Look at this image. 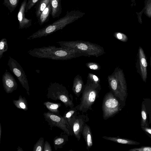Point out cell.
<instances>
[{
    "mask_svg": "<svg viewBox=\"0 0 151 151\" xmlns=\"http://www.w3.org/2000/svg\"><path fill=\"white\" fill-rule=\"evenodd\" d=\"M28 53L33 57L56 60H67L82 56L89 57L87 54L80 52L55 46L34 48L28 51Z\"/></svg>",
    "mask_w": 151,
    "mask_h": 151,
    "instance_id": "6da1fadb",
    "label": "cell"
},
{
    "mask_svg": "<svg viewBox=\"0 0 151 151\" xmlns=\"http://www.w3.org/2000/svg\"><path fill=\"white\" fill-rule=\"evenodd\" d=\"M85 14L79 10L68 11L65 15L52 23L38 30L27 38L28 40L46 37L60 29L82 17Z\"/></svg>",
    "mask_w": 151,
    "mask_h": 151,
    "instance_id": "7a4b0ae2",
    "label": "cell"
},
{
    "mask_svg": "<svg viewBox=\"0 0 151 151\" xmlns=\"http://www.w3.org/2000/svg\"><path fill=\"white\" fill-rule=\"evenodd\" d=\"M110 91L124 106L128 95L127 87L123 70L116 67L107 77Z\"/></svg>",
    "mask_w": 151,
    "mask_h": 151,
    "instance_id": "3957f363",
    "label": "cell"
},
{
    "mask_svg": "<svg viewBox=\"0 0 151 151\" xmlns=\"http://www.w3.org/2000/svg\"><path fill=\"white\" fill-rule=\"evenodd\" d=\"M61 47L73 49L96 57L105 53L103 47L96 43L87 41L76 40L61 41L57 42Z\"/></svg>",
    "mask_w": 151,
    "mask_h": 151,
    "instance_id": "277c9868",
    "label": "cell"
},
{
    "mask_svg": "<svg viewBox=\"0 0 151 151\" xmlns=\"http://www.w3.org/2000/svg\"><path fill=\"white\" fill-rule=\"evenodd\" d=\"M101 89V85L93 83L87 80L80 99V102L75 106L78 110L85 113L89 110H92V106L99 97Z\"/></svg>",
    "mask_w": 151,
    "mask_h": 151,
    "instance_id": "5b68a950",
    "label": "cell"
},
{
    "mask_svg": "<svg viewBox=\"0 0 151 151\" xmlns=\"http://www.w3.org/2000/svg\"><path fill=\"white\" fill-rule=\"evenodd\" d=\"M47 96L55 101L60 100L66 107L74 106L72 95L69 94L66 88L62 84L56 82L51 83L47 88Z\"/></svg>",
    "mask_w": 151,
    "mask_h": 151,
    "instance_id": "8992f818",
    "label": "cell"
},
{
    "mask_svg": "<svg viewBox=\"0 0 151 151\" xmlns=\"http://www.w3.org/2000/svg\"><path fill=\"white\" fill-rule=\"evenodd\" d=\"M124 106L111 91L105 95L102 104L103 119L105 120L113 117L121 111Z\"/></svg>",
    "mask_w": 151,
    "mask_h": 151,
    "instance_id": "52a82bcc",
    "label": "cell"
},
{
    "mask_svg": "<svg viewBox=\"0 0 151 151\" xmlns=\"http://www.w3.org/2000/svg\"><path fill=\"white\" fill-rule=\"evenodd\" d=\"M43 116L45 120L48 123L50 128L56 127L63 130L69 136L73 134L71 127L66 119L59 114L48 111L44 113Z\"/></svg>",
    "mask_w": 151,
    "mask_h": 151,
    "instance_id": "ba28073f",
    "label": "cell"
},
{
    "mask_svg": "<svg viewBox=\"0 0 151 151\" xmlns=\"http://www.w3.org/2000/svg\"><path fill=\"white\" fill-rule=\"evenodd\" d=\"M7 65L10 70L16 76L22 87L27 91V93L29 95V86L27 76L22 66L17 60L10 56Z\"/></svg>",
    "mask_w": 151,
    "mask_h": 151,
    "instance_id": "9c48e42d",
    "label": "cell"
},
{
    "mask_svg": "<svg viewBox=\"0 0 151 151\" xmlns=\"http://www.w3.org/2000/svg\"><path fill=\"white\" fill-rule=\"evenodd\" d=\"M147 58L142 48L140 46L137 56L136 68L137 73L145 83L146 82L147 78Z\"/></svg>",
    "mask_w": 151,
    "mask_h": 151,
    "instance_id": "30bf717a",
    "label": "cell"
},
{
    "mask_svg": "<svg viewBox=\"0 0 151 151\" xmlns=\"http://www.w3.org/2000/svg\"><path fill=\"white\" fill-rule=\"evenodd\" d=\"M89 118L87 114H82L77 115L72 126L73 134L79 141L81 133L85 125L88 122Z\"/></svg>",
    "mask_w": 151,
    "mask_h": 151,
    "instance_id": "8fae6325",
    "label": "cell"
},
{
    "mask_svg": "<svg viewBox=\"0 0 151 151\" xmlns=\"http://www.w3.org/2000/svg\"><path fill=\"white\" fill-rule=\"evenodd\" d=\"M2 80L4 89L6 93H12L17 89V83L13 75L7 70L2 75Z\"/></svg>",
    "mask_w": 151,
    "mask_h": 151,
    "instance_id": "7c38bea8",
    "label": "cell"
},
{
    "mask_svg": "<svg viewBox=\"0 0 151 151\" xmlns=\"http://www.w3.org/2000/svg\"><path fill=\"white\" fill-rule=\"evenodd\" d=\"M27 0H24L21 4L17 14L19 29L29 28L32 25V21L25 17L26 7Z\"/></svg>",
    "mask_w": 151,
    "mask_h": 151,
    "instance_id": "4fadbf2b",
    "label": "cell"
},
{
    "mask_svg": "<svg viewBox=\"0 0 151 151\" xmlns=\"http://www.w3.org/2000/svg\"><path fill=\"white\" fill-rule=\"evenodd\" d=\"M84 85L81 76L78 74L74 78L72 88L73 93L77 97H78L82 93Z\"/></svg>",
    "mask_w": 151,
    "mask_h": 151,
    "instance_id": "5bb4252c",
    "label": "cell"
},
{
    "mask_svg": "<svg viewBox=\"0 0 151 151\" xmlns=\"http://www.w3.org/2000/svg\"><path fill=\"white\" fill-rule=\"evenodd\" d=\"M81 134L85 141L86 148L89 150L93 145V136L91 129L90 126L86 124L83 129Z\"/></svg>",
    "mask_w": 151,
    "mask_h": 151,
    "instance_id": "9a60e30c",
    "label": "cell"
},
{
    "mask_svg": "<svg viewBox=\"0 0 151 151\" xmlns=\"http://www.w3.org/2000/svg\"><path fill=\"white\" fill-rule=\"evenodd\" d=\"M102 137L103 139L123 144L137 145L140 144L139 142L137 141L129 139L122 138L118 137H111L104 136Z\"/></svg>",
    "mask_w": 151,
    "mask_h": 151,
    "instance_id": "2e32d148",
    "label": "cell"
},
{
    "mask_svg": "<svg viewBox=\"0 0 151 151\" xmlns=\"http://www.w3.org/2000/svg\"><path fill=\"white\" fill-rule=\"evenodd\" d=\"M68 135L65 132H62L60 136H56L53 140L55 149L62 148L68 140Z\"/></svg>",
    "mask_w": 151,
    "mask_h": 151,
    "instance_id": "e0dca14e",
    "label": "cell"
},
{
    "mask_svg": "<svg viewBox=\"0 0 151 151\" xmlns=\"http://www.w3.org/2000/svg\"><path fill=\"white\" fill-rule=\"evenodd\" d=\"M50 3L52 17L53 18L59 17L62 11L61 0H50Z\"/></svg>",
    "mask_w": 151,
    "mask_h": 151,
    "instance_id": "ac0fdd59",
    "label": "cell"
},
{
    "mask_svg": "<svg viewBox=\"0 0 151 151\" xmlns=\"http://www.w3.org/2000/svg\"><path fill=\"white\" fill-rule=\"evenodd\" d=\"M143 12L147 17L151 18V0H145L144 6L142 9L139 12H136L138 22L140 24L142 23V15Z\"/></svg>",
    "mask_w": 151,
    "mask_h": 151,
    "instance_id": "d6986e66",
    "label": "cell"
},
{
    "mask_svg": "<svg viewBox=\"0 0 151 151\" xmlns=\"http://www.w3.org/2000/svg\"><path fill=\"white\" fill-rule=\"evenodd\" d=\"M51 14V8L50 3L37 18L38 24L42 25L47 22Z\"/></svg>",
    "mask_w": 151,
    "mask_h": 151,
    "instance_id": "ffe728a7",
    "label": "cell"
},
{
    "mask_svg": "<svg viewBox=\"0 0 151 151\" xmlns=\"http://www.w3.org/2000/svg\"><path fill=\"white\" fill-rule=\"evenodd\" d=\"M78 111L76 107L70 108L66 111L63 115V117L67 120L69 124L71 127V126L78 114Z\"/></svg>",
    "mask_w": 151,
    "mask_h": 151,
    "instance_id": "44dd1931",
    "label": "cell"
},
{
    "mask_svg": "<svg viewBox=\"0 0 151 151\" xmlns=\"http://www.w3.org/2000/svg\"><path fill=\"white\" fill-rule=\"evenodd\" d=\"M141 113V126L149 127L147 114L145 106V101L144 100H143L142 103Z\"/></svg>",
    "mask_w": 151,
    "mask_h": 151,
    "instance_id": "7402d4cb",
    "label": "cell"
},
{
    "mask_svg": "<svg viewBox=\"0 0 151 151\" xmlns=\"http://www.w3.org/2000/svg\"><path fill=\"white\" fill-rule=\"evenodd\" d=\"M50 2V0H39L36 4L35 14L38 18Z\"/></svg>",
    "mask_w": 151,
    "mask_h": 151,
    "instance_id": "603a6c76",
    "label": "cell"
},
{
    "mask_svg": "<svg viewBox=\"0 0 151 151\" xmlns=\"http://www.w3.org/2000/svg\"><path fill=\"white\" fill-rule=\"evenodd\" d=\"M14 104L18 109L27 111L28 110L27 101L24 97L20 95L18 100H13Z\"/></svg>",
    "mask_w": 151,
    "mask_h": 151,
    "instance_id": "cb8c5ba5",
    "label": "cell"
},
{
    "mask_svg": "<svg viewBox=\"0 0 151 151\" xmlns=\"http://www.w3.org/2000/svg\"><path fill=\"white\" fill-rule=\"evenodd\" d=\"M47 109L50 112L55 114H59L58 108L61 106L60 103H54L47 101L43 103Z\"/></svg>",
    "mask_w": 151,
    "mask_h": 151,
    "instance_id": "d4e9b609",
    "label": "cell"
},
{
    "mask_svg": "<svg viewBox=\"0 0 151 151\" xmlns=\"http://www.w3.org/2000/svg\"><path fill=\"white\" fill-rule=\"evenodd\" d=\"M19 0H3V3L11 12H13L17 6Z\"/></svg>",
    "mask_w": 151,
    "mask_h": 151,
    "instance_id": "484cf974",
    "label": "cell"
},
{
    "mask_svg": "<svg viewBox=\"0 0 151 151\" xmlns=\"http://www.w3.org/2000/svg\"><path fill=\"white\" fill-rule=\"evenodd\" d=\"M8 48L6 39L5 38L1 39L0 41V59L2 57L3 53L7 51Z\"/></svg>",
    "mask_w": 151,
    "mask_h": 151,
    "instance_id": "4316f807",
    "label": "cell"
},
{
    "mask_svg": "<svg viewBox=\"0 0 151 151\" xmlns=\"http://www.w3.org/2000/svg\"><path fill=\"white\" fill-rule=\"evenodd\" d=\"M143 100L145 101L148 117L149 118V123L151 124V99L150 98H143Z\"/></svg>",
    "mask_w": 151,
    "mask_h": 151,
    "instance_id": "83f0119b",
    "label": "cell"
},
{
    "mask_svg": "<svg viewBox=\"0 0 151 151\" xmlns=\"http://www.w3.org/2000/svg\"><path fill=\"white\" fill-rule=\"evenodd\" d=\"M44 139L41 137L34 145L33 151H42L44 150Z\"/></svg>",
    "mask_w": 151,
    "mask_h": 151,
    "instance_id": "f1b7e54d",
    "label": "cell"
},
{
    "mask_svg": "<svg viewBox=\"0 0 151 151\" xmlns=\"http://www.w3.org/2000/svg\"><path fill=\"white\" fill-rule=\"evenodd\" d=\"M87 80L93 83L99 85H101L100 78L94 74L89 73L87 76Z\"/></svg>",
    "mask_w": 151,
    "mask_h": 151,
    "instance_id": "f546056e",
    "label": "cell"
},
{
    "mask_svg": "<svg viewBox=\"0 0 151 151\" xmlns=\"http://www.w3.org/2000/svg\"><path fill=\"white\" fill-rule=\"evenodd\" d=\"M113 35L117 39L124 42H127L128 39L127 36L125 34L119 32H115Z\"/></svg>",
    "mask_w": 151,
    "mask_h": 151,
    "instance_id": "4dcf8cb0",
    "label": "cell"
},
{
    "mask_svg": "<svg viewBox=\"0 0 151 151\" xmlns=\"http://www.w3.org/2000/svg\"><path fill=\"white\" fill-rule=\"evenodd\" d=\"M86 65L88 68L91 70H98L101 69L99 64L96 62H88L86 64Z\"/></svg>",
    "mask_w": 151,
    "mask_h": 151,
    "instance_id": "1f68e13d",
    "label": "cell"
},
{
    "mask_svg": "<svg viewBox=\"0 0 151 151\" xmlns=\"http://www.w3.org/2000/svg\"><path fill=\"white\" fill-rule=\"evenodd\" d=\"M39 0H27L26 7L25 12L30 10Z\"/></svg>",
    "mask_w": 151,
    "mask_h": 151,
    "instance_id": "d6a6232c",
    "label": "cell"
},
{
    "mask_svg": "<svg viewBox=\"0 0 151 151\" xmlns=\"http://www.w3.org/2000/svg\"><path fill=\"white\" fill-rule=\"evenodd\" d=\"M129 151H151V146H143L139 147L131 148Z\"/></svg>",
    "mask_w": 151,
    "mask_h": 151,
    "instance_id": "836d02e7",
    "label": "cell"
},
{
    "mask_svg": "<svg viewBox=\"0 0 151 151\" xmlns=\"http://www.w3.org/2000/svg\"><path fill=\"white\" fill-rule=\"evenodd\" d=\"M141 128L146 134L151 139V127H141Z\"/></svg>",
    "mask_w": 151,
    "mask_h": 151,
    "instance_id": "e575fe53",
    "label": "cell"
},
{
    "mask_svg": "<svg viewBox=\"0 0 151 151\" xmlns=\"http://www.w3.org/2000/svg\"><path fill=\"white\" fill-rule=\"evenodd\" d=\"M52 148L50 144L47 141H46L44 146V151H52Z\"/></svg>",
    "mask_w": 151,
    "mask_h": 151,
    "instance_id": "d590c367",
    "label": "cell"
},
{
    "mask_svg": "<svg viewBox=\"0 0 151 151\" xmlns=\"http://www.w3.org/2000/svg\"><path fill=\"white\" fill-rule=\"evenodd\" d=\"M136 0H131V6L132 7L133 6H135L136 5Z\"/></svg>",
    "mask_w": 151,
    "mask_h": 151,
    "instance_id": "8d00e7d4",
    "label": "cell"
},
{
    "mask_svg": "<svg viewBox=\"0 0 151 151\" xmlns=\"http://www.w3.org/2000/svg\"><path fill=\"white\" fill-rule=\"evenodd\" d=\"M1 124H0V142L1 141Z\"/></svg>",
    "mask_w": 151,
    "mask_h": 151,
    "instance_id": "74e56055",
    "label": "cell"
},
{
    "mask_svg": "<svg viewBox=\"0 0 151 151\" xmlns=\"http://www.w3.org/2000/svg\"><path fill=\"white\" fill-rule=\"evenodd\" d=\"M17 151H23L22 149L19 146L17 148Z\"/></svg>",
    "mask_w": 151,
    "mask_h": 151,
    "instance_id": "f35d334b",
    "label": "cell"
},
{
    "mask_svg": "<svg viewBox=\"0 0 151 151\" xmlns=\"http://www.w3.org/2000/svg\"><path fill=\"white\" fill-rule=\"evenodd\" d=\"M150 67L151 68V56H150Z\"/></svg>",
    "mask_w": 151,
    "mask_h": 151,
    "instance_id": "ab89813d",
    "label": "cell"
}]
</instances>
